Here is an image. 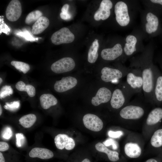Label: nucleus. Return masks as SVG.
I'll return each instance as SVG.
<instances>
[{"label":"nucleus","instance_id":"nucleus-1","mask_svg":"<svg viewBox=\"0 0 162 162\" xmlns=\"http://www.w3.org/2000/svg\"><path fill=\"white\" fill-rule=\"evenodd\" d=\"M153 50L152 43H148L145 46L142 52L130 60V64L137 67L141 72L143 81L142 90L144 98L148 101L154 98V75L152 61Z\"/></svg>","mask_w":162,"mask_h":162},{"label":"nucleus","instance_id":"nucleus-2","mask_svg":"<svg viewBox=\"0 0 162 162\" xmlns=\"http://www.w3.org/2000/svg\"><path fill=\"white\" fill-rule=\"evenodd\" d=\"M141 10L138 1L122 0L117 2L114 7L117 23L124 28L129 27L133 23L137 14Z\"/></svg>","mask_w":162,"mask_h":162},{"label":"nucleus","instance_id":"nucleus-3","mask_svg":"<svg viewBox=\"0 0 162 162\" xmlns=\"http://www.w3.org/2000/svg\"><path fill=\"white\" fill-rule=\"evenodd\" d=\"M146 38L141 28L134 29L130 33L124 37L122 62L124 63L130 57L143 51L145 46L143 41Z\"/></svg>","mask_w":162,"mask_h":162},{"label":"nucleus","instance_id":"nucleus-4","mask_svg":"<svg viewBox=\"0 0 162 162\" xmlns=\"http://www.w3.org/2000/svg\"><path fill=\"white\" fill-rule=\"evenodd\" d=\"M140 13L141 29L147 38H149L154 35L158 29V18L154 13L146 8L141 10Z\"/></svg>","mask_w":162,"mask_h":162},{"label":"nucleus","instance_id":"nucleus-5","mask_svg":"<svg viewBox=\"0 0 162 162\" xmlns=\"http://www.w3.org/2000/svg\"><path fill=\"white\" fill-rule=\"evenodd\" d=\"M134 94L125 82L120 88H117L113 92L110 100V105L114 109L122 107Z\"/></svg>","mask_w":162,"mask_h":162},{"label":"nucleus","instance_id":"nucleus-6","mask_svg":"<svg viewBox=\"0 0 162 162\" xmlns=\"http://www.w3.org/2000/svg\"><path fill=\"white\" fill-rule=\"evenodd\" d=\"M126 75V83L134 93H139L142 90L143 79L140 70L130 64Z\"/></svg>","mask_w":162,"mask_h":162},{"label":"nucleus","instance_id":"nucleus-7","mask_svg":"<svg viewBox=\"0 0 162 162\" xmlns=\"http://www.w3.org/2000/svg\"><path fill=\"white\" fill-rule=\"evenodd\" d=\"M128 68L123 65L119 69L104 67L101 69V78L105 82H117L119 80L126 76Z\"/></svg>","mask_w":162,"mask_h":162},{"label":"nucleus","instance_id":"nucleus-8","mask_svg":"<svg viewBox=\"0 0 162 162\" xmlns=\"http://www.w3.org/2000/svg\"><path fill=\"white\" fill-rule=\"evenodd\" d=\"M124 44V38L114 44L112 47L103 49L100 54L102 58L108 61H113L120 58L122 62Z\"/></svg>","mask_w":162,"mask_h":162},{"label":"nucleus","instance_id":"nucleus-9","mask_svg":"<svg viewBox=\"0 0 162 162\" xmlns=\"http://www.w3.org/2000/svg\"><path fill=\"white\" fill-rule=\"evenodd\" d=\"M75 37L74 34L67 27H63L54 32L51 37V41L55 45L69 44L73 42Z\"/></svg>","mask_w":162,"mask_h":162},{"label":"nucleus","instance_id":"nucleus-10","mask_svg":"<svg viewBox=\"0 0 162 162\" xmlns=\"http://www.w3.org/2000/svg\"><path fill=\"white\" fill-rule=\"evenodd\" d=\"M75 66V63L74 59L70 57H66L53 63L51 69L55 73L61 74L72 70Z\"/></svg>","mask_w":162,"mask_h":162},{"label":"nucleus","instance_id":"nucleus-11","mask_svg":"<svg viewBox=\"0 0 162 162\" xmlns=\"http://www.w3.org/2000/svg\"><path fill=\"white\" fill-rule=\"evenodd\" d=\"M144 110L139 106L130 105L123 108L119 114L122 118L126 119H137L141 118L144 114Z\"/></svg>","mask_w":162,"mask_h":162},{"label":"nucleus","instance_id":"nucleus-12","mask_svg":"<svg viewBox=\"0 0 162 162\" xmlns=\"http://www.w3.org/2000/svg\"><path fill=\"white\" fill-rule=\"evenodd\" d=\"M22 13L21 4L19 1L12 0L8 5L5 12L7 18L9 21H17L20 17Z\"/></svg>","mask_w":162,"mask_h":162},{"label":"nucleus","instance_id":"nucleus-13","mask_svg":"<svg viewBox=\"0 0 162 162\" xmlns=\"http://www.w3.org/2000/svg\"><path fill=\"white\" fill-rule=\"evenodd\" d=\"M82 120L85 126L92 131H100L103 128L102 121L94 114L91 113L86 114L83 116Z\"/></svg>","mask_w":162,"mask_h":162},{"label":"nucleus","instance_id":"nucleus-14","mask_svg":"<svg viewBox=\"0 0 162 162\" xmlns=\"http://www.w3.org/2000/svg\"><path fill=\"white\" fill-rule=\"evenodd\" d=\"M113 6V3L110 0H103L99 8L95 12L94 19L96 21L104 20L108 19L111 15V10Z\"/></svg>","mask_w":162,"mask_h":162},{"label":"nucleus","instance_id":"nucleus-15","mask_svg":"<svg viewBox=\"0 0 162 162\" xmlns=\"http://www.w3.org/2000/svg\"><path fill=\"white\" fill-rule=\"evenodd\" d=\"M77 83L76 78L70 76L62 77L56 81L54 85V89L57 92L61 93L69 90L75 87Z\"/></svg>","mask_w":162,"mask_h":162},{"label":"nucleus","instance_id":"nucleus-16","mask_svg":"<svg viewBox=\"0 0 162 162\" xmlns=\"http://www.w3.org/2000/svg\"><path fill=\"white\" fill-rule=\"evenodd\" d=\"M111 91L106 87H102L98 91L95 95L92 97L91 103L94 106L101 104L105 103L110 101L112 94Z\"/></svg>","mask_w":162,"mask_h":162},{"label":"nucleus","instance_id":"nucleus-17","mask_svg":"<svg viewBox=\"0 0 162 162\" xmlns=\"http://www.w3.org/2000/svg\"><path fill=\"white\" fill-rule=\"evenodd\" d=\"M54 142L57 148L62 150L65 148L70 150L73 149L75 146V142L72 138L64 134L57 135L54 138Z\"/></svg>","mask_w":162,"mask_h":162},{"label":"nucleus","instance_id":"nucleus-18","mask_svg":"<svg viewBox=\"0 0 162 162\" xmlns=\"http://www.w3.org/2000/svg\"><path fill=\"white\" fill-rule=\"evenodd\" d=\"M30 157L38 158L42 159H48L52 158L54 154L51 150L46 148L35 147L33 148L29 153Z\"/></svg>","mask_w":162,"mask_h":162},{"label":"nucleus","instance_id":"nucleus-19","mask_svg":"<svg viewBox=\"0 0 162 162\" xmlns=\"http://www.w3.org/2000/svg\"><path fill=\"white\" fill-rule=\"evenodd\" d=\"M49 24L48 19L45 16H42L33 25L32 32L35 35L39 34L48 27Z\"/></svg>","mask_w":162,"mask_h":162},{"label":"nucleus","instance_id":"nucleus-20","mask_svg":"<svg viewBox=\"0 0 162 162\" xmlns=\"http://www.w3.org/2000/svg\"><path fill=\"white\" fill-rule=\"evenodd\" d=\"M124 150L126 154L131 158L139 157L141 154V149L136 143L129 142L125 145Z\"/></svg>","mask_w":162,"mask_h":162},{"label":"nucleus","instance_id":"nucleus-21","mask_svg":"<svg viewBox=\"0 0 162 162\" xmlns=\"http://www.w3.org/2000/svg\"><path fill=\"white\" fill-rule=\"evenodd\" d=\"M95 148L98 151L106 153L109 160L111 161H116L119 159V154L117 152L110 150L101 142L97 143Z\"/></svg>","mask_w":162,"mask_h":162},{"label":"nucleus","instance_id":"nucleus-22","mask_svg":"<svg viewBox=\"0 0 162 162\" xmlns=\"http://www.w3.org/2000/svg\"><path fill=\"white\" fill-rule=\"evenodd\" d=\"M40 100L41 107L45 110L56 105L58 102L56 98L50 94H45L41 95L40 98Z\"/></svg>","mask_w":162,"mask_h":162},{"label":"nucleus","instance_id":"nucleus-23","mask_svg":"<svg viewBox=\"0 0 162 162\" xmlns=\"http://www.w3.org/2000/svg\"><path fill=\"white\" fill-rule=\"evenodd\" d=\"M162 118V109L156 108L149 113L146 121V124L149 125L155 124Z\"/></svg>","mask_w":162,"mask_h":162},{"label":"nucleus","instance_id":"nucleus-24","mask_svg":"<svg viewBox=\"0 0 162 162\" xmlns=\"http://www.w3.org/2000/svg\"><path fill=\"white\" fill-rule=\"evenodd\" d=\"M99 46L98 40L95 39L92 43L88 51V61L89 63H94L97 60L98 57V50Z\"/></svg>","mask_w":162,"mask_h":162},{"label":"nucleus","instance_id":"nucleus-25","mask_svg":"<svg viewBox=\"0 0 162 162\" xmlns=\"http://www.w3.org/2000/svg\"><path fill=\"white\" fill-rule=\"evenodd\" d=\"M15 87L19 91L26 92L30 97H33L35 94V89L34 86L30 84L26 85L22 81L18 82L16 84Z\"/></svg>","mask_w":162,"mask_h":162},{"label":"nucleus","instance_id":"nucleus-26","mask_svg":"<svg viewBox=\"0 0 162 162\" xmlns=\"http://www.w3.org/2000/svg\"><path fill=\"white\" fill-rule=\"evenodd\" d=\"M36 119V116L34 114H29L22 116L19 119V122L23 127L29 128L34 124Z\"/></svg>","mask_w":162,"mask_h":162},{"label":"nucleus","instance_id":"nucleus-27","mask_svg":"<svg viewBox=\"0 0 162 162\" xmlns=\"http://www.w3.org/2000/svg\"><path fill=\"white\" fill-rule=\"evenodd\" d=\"M158 101H162V76H158L154 85V97Z\"/></svg>","mask_w":162,"mask_h":162},{"label":"nucleus","instance_id":"nucleus-28","mask_svg":"<svg viewBox=\"0 0 162 162\" xmlns=\"http://www.w3.org/2000/svg\"><path fill=\"white\" fill-rule=\"evenodd\" d=\"M151 143L155 147L162 146V129H158L154 132L151 138Z\"/></svg>","mask_w":162,"mask_h":162},{"label":"nucleus","instance_id":"nucleus-29","mask_svg":"<svg viewBox=\"0 0 162 162\" xmlns=\"http://www.w3.org/2000/svg\"><path fill=\"white\" fill-rule=\"evenodd\" d=\"M42 15V13L39 10L32 11L26 17L25 23L27 24H30L34 22H36Z\"/></svg>","mask_w":162,"mask_h":162},{"label":"nucleus","instance_id":"nucleus-30","mask_svg":"<svg viewBox=\"0 0 162 162\" xmlns=\"http://www.w3.org/2000/svg\"><path fill=\"white\" fill-rule=\"evenodd\" d=\"M11 64L19 71L22 72L24 74L27 73L30 69L29 64L23 62L13 61L11 62Z\"/></svg>","mask_w":162,"mask_h":162},{"label":"nucleus","instance_id":"nucleus-31","mask_svg":"<svg viewBox=\"0 0 162 162\" xmlns=\"http://www.w3.org/2000/svg\"><path fill=\"white\" fill-rule=\"evenodd\" d=\"M13 93V90L10 86L5 85L3 86L0 90V99L4 98L8 96H10Z\"/></svg>","mask_w":162,"mask_h":162},{"label":"nucleus","instance_id":"nucleus-32","mask_svg":"<svg viewBox=\"0 0 162 162\" xmlns=\"http://www.w3.org/2000/svg\"><path fill=\"white\" fill-rule=\"evenodd\" d=\"M20 105V101H15L10 103L6 102L4 107L5 109L11 111H15L19 108Z\"/></svg>","mask_w":162,"mask_h":162},{"label":"nucleus","instance_id":"nucleus-33","mask_svg":"<svg viewBox=\"0 0 162 162\" xmlns=\"http://www.w3.org/2000/svg\"><path fill=\"white\" fill-rule=\"evenodd\" d=\"M16 146L17 147H20L25 142V137L23 134L21 133H18L16 134Z\"/></svg>","mask_w":162,"mask_h":162},{"label":"nucleus","instance_id":"nucleus-34","mask_svg":"<svg viewBox=\"0 0 162 162\" xmlns=\"http://www.w3.org/2000/svg\"><path fill=\"white\" fill-rule=\"evenodd\" d=\"M103 144L106 146L112 145L114 150H116L118 148V143L114 140L111 139H108L103 142Z\"/></svg>","mask_w":162,"mask_h":162},{"label":"nucleus","instance_id":"nucleus-35","mask_svg":"<svg viewBox=\"0 0 162 162\" xmlns=\"http://www.w3.org/2000/svg\"><path fill=\"white\" fill-rule=\"evenodd\" d=\"M13 135V133L11 128L9 127L5 128L2 133V137L6 140H9L10 138Z\"/></svg>","mask_w":162,"mask_h":162},{"label":"nucleus","instance_id":"nucleus-36","mask_svg":"<svg viewBox=\"0 0 162 162\" xmlns=\"http://www.w3.org/2000/svg\"><path fill=\"white\" fill-rule=\"evenodd\" d=\"M123 134V132L121 131H113L110 130L108 132L109 136L112 138H118L120 137Z\"/></svg>","mask_w":162,"mask_h":162},{"label":"nucleus","instance_id":"nucleus-37","mask_svg":"<svg viewBox=\"0 0 162 162\" xmlns=\"http://www.w3.org/2000/svg\"><path fill=\"white\" fill-rule=\"evenodd\" d=\"M9 145L8 143L4 142H0V151L4 152L9 149Z\"/></svg>","mask_w":162,"mask_h":162},{"label":"nucleus","instance_id":"nucleus-38","mask_svg":"<svg viewBox=\"0 0 162 162\" xmlns=\"http://www.w3.org/2000/svg\"><path fill=\"white\" fill-rule=\"evenodd\" d=\"M61 18L64 20H69L71 18V15L68 13H63L61 12L60 14Z\"/></svg>","mask_w":162,"mask_h":162},{"label":"nucleus","instance_id":"nucleus-39","mask_svg":"<svg viewBox=\"0 0 162 162\" xmlns=\"http://www.w3.org/2000/svg\"><path fill=\"white\" fill-rule=\"evenodd\" d=\"M7 29L9 30H10L7 26L3 22V23H0V34L2 32H3L4 29L5 30V29Z\"/></svg>","mask_w":162,"mask_h":162},{"label":"nucleus","instance_id":"nucleus-40","mask_svg":"<svg viewBox=\"0 0 162 162\" xmlns=\"http://www.w3.org/2000/svg\"><path fill=\"white\" fill-rule=\"evenodd\" d=\"M69 8V5L68 4H65L62 7L61 12L63 13H68Z\"/></svg>","mask_w":162,"mask_h":162},{"label":"nucleus","instance_id":"nucleus-41","mask_svg":"<svg viewBox=\"0 0 162 162\" xmlns=\"http://www.w3.org/2000/svg\"><path fill=\"white\" fill-rule=\"evenodd\" d=\"M0 162H5V160L3 155L1 152H0Z\"/></svg>","mask_w":162,"mask_h":162},{"label":"nucleus","instance_id":"nucleus-42","mask_svg":"<svg viewBox=\"0 0 162 162\" xmlns=\"http://www.w3.org/2000/svg\"><path fill=\"white\" fill-rule=\"evenodd\" d=\"M146 162H158L156 160L151 158L147 160Z\"/></svg>","mask_w":162,"mask_h":162},{"label":"nucleus","instance_id":"nucleus-43","mask_svg":"<svg viewBox=\"0 0 162 162\" xmlns=\"http://www.w3.org/2000/svg\"><path fill=\"white\" fill-rule=\"evenodd\" d=\"M81 162H91L90 160L88 158H86L83 160Z\"/></svg>","mask_w":162,"mask_h":162},{"label":"nucleus","instance_id":"nucleus-44","mask_svg":"<svg viewBox=\"0 0 162 162\" xmlns=\"http://www.w3.org/2000/svg\"><path fill=\"white\" fill-rule=\"evenodd\" d=\"M2 107L1 106V105L0 104V116H1V115L2 113Z\"/></svg>","mask_w":162,"mask_h":162},{"label":"nucleus","instance_id":"nucleus-45","mask_svg":"<svg viewBox=\"0 0 162 162\" xmlns=\"http://www.w3.org/2000/svg\"><path fill=\"white\" fill-rule=\"evenodd\" d=\"M2 82V80L1 78H0V84H1Z\"/></svg>","mask_w":162,"mask_h":162}]
</instances>
